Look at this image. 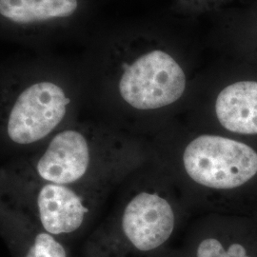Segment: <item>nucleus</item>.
Segmentation results:
<instances>
[{"instance_id":"nucleus-1","label":"nucleus","mask_w":257,"mask_h":257,"mask_svg":"<svg viewBox=\"0 0 257 257\" xmlns=\"http://www.w3.org/2000/svg\"><path fill=\"white\" fill-rule=\"evenodd\" d=\"M146 139L193 213L257 221V143L172 124Z\"/></svg>"},{"instance_id":"nucleus-2","label":"nucleus","mask_w":257,"mask_h":257,"mask_svg":"<svg viewBox=\"0 0 257 257\" xmlns=\"http://www.w3.org/2000/svg\"><path fill=\"white\" fill-rule=\"evenodd\" d=\"M118 201L90 237L89 257H160L193 211L151 157L121 184Z\"/></svg>"},{"instance_id":"nucleus-3","label":"nucleus","mask_w":257,"mask_h":257,"mask_svg":"<svg viewBox=\"0 0 257 257\" xmlns=\"http://www.w3.org/2000/svg\"><path fill=\"white\" fill-rule=\"evenodd\" d=\"M78 90L69 71L45 53L0 64V142L39 148L75 121Z\"/></svg>"},{"instance_id":"nucleus-4","label":"nucleus","mask_w":257,"mask_h":257,"mask_svg":"<svg viewBox=\"0 0 257 257\" xmlns=\"http://www.w3.org/2000/svg\"><path fill=\"white\" fill-rule=\"evenodd\" d=\"M151 157L146 138L108 123L75 121L19 163L49 182L120 186Z\"/></svg>"},{"instance_id":"nucleus-5","label":"nucleus","mask_w":257,"mask_h":257,"mask_svg":"<svg viewBox=\"0 0 257 257\" xmlns=\"http://www.w3.org/2000/svg\"><path fill=\"white\" fill-rule=\"evenodd\" d=\"M120 186L49 182L29 173L19 161L0 168V198L56 237L83 230Z\"/></svg>"},{"instance_id":"nucleus-6","label":"nucleus","mask_w":257,"mask_h":257,"mask_svg":"<svg viewBox=\"0 0 257 257\" xmlns=\"http://www.w3.org/2000/svg\"><path fill=\"white\" fill-rule=\"evenodd\" d=\"M112 82L114 101L130 114H156L180 101L187 91L181 66L162 51L141 55L133 63L124 61Z\"/></svg>"},{"instance_id":"nucleus-7","label":"nucleus","mask_w":257,"mask_h":257,"mask_svg":"<svg viewBox=\"0 0 257 257\" xmlns=\"http://www.w3.org/2000/svg\"><path fill=\"white\" fill-rule=\"evenodd\" d=\"M81 0H0V38L43 50L71 26Z\"/></svg>"},{"instance_id":"nucleus-8","label":"nucleus","mask_w":257,"mask_h":257,"mask_svg":"<svg viewBox=\"0 0 257 257\" xmlns=\"http://www.w3.org/2000/svg\"><path fill=\"white\" fill-rule=\"evenodd\" d=\"M194 221L181 248L160 257H257V221L203 213Z\"/></svg>"},{"instance_id":"nucleus-9","label":"nucleus","mask_w":257,"mask_h":257,"mask_svg":"<svg viewBox=\"0 0 257 257\" xmlns=\"http://www.w3.org/2000/svg\"><path fill=\"white\" fill-rule=\"evenodd\" d=\"M189 128L257 143V79H237L222 87L214 97L211 119Z\"/></svg>"}]
</instances>
